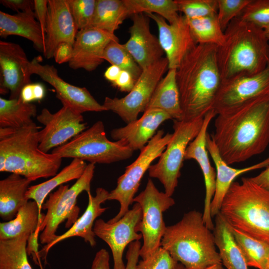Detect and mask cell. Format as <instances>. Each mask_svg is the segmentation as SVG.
Here are the masks:
<instances>
[{
  "instance_id": "cell-19",
  "label": "cell",
  "mask_w": 269,
  "mask_h": 269,
  "mask_svg": "<svg viewBox=\"0 0 269 269\" xmlns=\"http://www.w3.org/2000/svg\"><path fill=\"white\" fill-rule=\"evenodd\" d=\"M78 31L68 0H48L43 53L45 58H53L56 49L61 43L73 45Z\"/></svg>"
},
{
  "instance_id": "cell-1",
  "label": "cell",
  "mask_w": 269,
  "mask_h": 269,
  "mask_svg": "<svg viewBox=\"0 0 269 269\" xmlns=\"http://www.w3.org/2000/svg\"><path fill=\"white\" fill-rule=\"evenodd\" d=\"M212 136L228 164L263 152L269 144V93L218 115Z\"/></svg>"
},
{
  "instance_id": "cell-18",
  "label": "cell",
  "mask_w": 269,
  "mask_h": 269,
  "mask_svg": "<svg viewBox=\"0 0 269 269\" xmlns=\"http://www.w3.org/2000/svg\"><path fill=\"white\" fill-rule=\"evenodd\" d=\"M158 27V39L166 55L168 69H177L187 54L197 45L190 30L186 18L180 15L173 23H168L159 15L145 14Z\"/></svg>"
},
{
  "instance_id": "cell-17",
  "label": "cell",
  "mask_w": 269,
  "mask_h": 269,
  "mask_svg": "<svg viewBox=\"0 0 269 269\" xmlns=\"http://www.w3.org/2000/svg\"><path fill=\"white\" fill-rule=\"evenodd\" d=\"M268 93H269V63L258 74L240 76L222 82L213 110L218 115Z\"/></svg>"
},
{
  "instance_id": "cell-10",
  "label": "cell",
  "mask_w": 269,
  "mask_h": 269,
  "mask_svg": "<svg viewBox=\"0 0 269 269\" xmlns=\"http://www.w3.org/2000/svg\"><path fill=\"white\" fill-rule=\"evenodd\" d=\"M133 202L138 203L141 208V218L135 230L142 236L143 244L139 256L144 259L161 247V239L166 228L163 213L172 206L175 201L165 192H160L149 178L145 189L134 197Z\"/></svg>"
},
{
  "instance_id": "cell-24",
  "label": "cell",
  "mask_w": 269,
  "mask_h": 269,
  "mask_svg": "<svg viewBox=\"0 0 269 269\" xmlns=\"http://www.w3.org/2000/svg\"><path fill=\"white\" fill-rule=\"evenodd\" d=\"M172 119L165 112L157 109L146 110L139 119L111 132L112 138L120 140L133 151L140 150L155 134L159 126Z\"/></svg>"
},
{
  "instance_id": "cell-38",
  "label": "cell",
  "mask_w": 269,
  "mask_h": 269,
  "mask_svg": "<svg viewBox=\"0 0 269 269\" xmlns=\"http://www.w3.org/2000/svg\"><path fill=\"white\" fill-rule=\"evenodd\" d=\"M103 59L121 70L130 72L136 81L142 71L124 44L119 43V40H112L107 45Z\"/></svg>"
},
{
  "instance_id": "cell-21",
  "label": "cell",
  "mask_w": 269,
  "mask_h": 269,
  "mask_svg": "<svg viewBox=\"0 0 269 269\" xmlns=\"http://www.w3.org/2000/svg\"><path fill=\"white\" fill-rule=\"evenodd\" d=\"M149 19L143 13L133 14L130 37L124 44L142 70L162 58L164 53L158 38L150 31Z\"/></svg>"
},
{
  "instance_id": "cell-22",
  "label": "cell",
  "mask_w": 269,
  "mask_h": 269,
  "mask_svg": "<svg viewBox=\"0 0 269 269\" xmlns=\"http://www.w3.org/2000/svg\"><path fill=\"white\" fill-rule=\"evenodd\" d=\"M217 115L213 110L204 117L200 131L188 144L185 154V159H194L202 171L205 185V197L203 212V221L206 226L213 231L214 224L210 214V205L215 191L216 171L210 164L206 148L207 129L211 120Z\"/></svg>"
},
{
  "instance_id": "cell-56",
  "label": "cell",
  "mask_w": 269,
  "mask_h": 269,
  "mask_svg": "<svg viewBox=\"0 0 269 269\" xmlns=\"http://www.w3.org/2000/svg\"><path fill=\"white\" fill-rule=\"evenodd\" d=\"M264 269H269V256Z\"/></svg>"
},
{
  "instance_id": "cell-12",
  "label": "cell",
  "mask_w": 269,
  "mask_h": 269,
  "mask_svg": "<svg viewBox=\"0 0 269 269\" xmlns=\"http://www.w3.org/2000/svg\"><path fill=\"white\" fill-rule=\"evenodd\" d=\"M168 69L166 57L142 70L133 89L121 98L106 97L103 105L117 114L127 124L137 119L140 113L144 112L154 91Z\"/></svg>"
},
{
  "instance_id": "cell-27",
  "label": "cell",
  "mask_w": 269,
  "mask_h": 269,
  "mask_svg": "<svg viewBox=\"0 0 269 269\" xmlns=\"http://www.w3.org/2000/svg\"><path fill=\"white\" fill-rule=\"evenodd\" d=\"M32 181L11 173L0 181V216L6 221L14 219L29 200L26 193Z\"/></svg>"
},
{
  "instance_id": "cell-32",
  "label": "cell",
  "mask_w": 269,
  "mask_h": 269,
  "mask_svg": "<svg viewBox=\"0 0 269 269\" xmlns=\"http://www.w3.org/2000/svg\"><path fill=\"white\" fill-rule=\"evenodd\" d=\"M130 15L124 0H96L95 12L89 28L115 34L123 21Z\"/></svg>"
},
{
  "instance_id": "cell-8",
  "label": "cell",
  "mask_w": 269,
  "mask_h": 269,
  "mask_svg": "<svg viewBox=\"0 0 269 269\" xmlns=\"http://www.w3.org/2000/svg\"><path fill=\"white\" fill-rule=\"evenodd\" d=\"M134 151L122 141H112L106 136L103 122L99 121L51 153L63 158L110 164L130 158Z\"/></svg>"
},
{
  "instance_id": "cell-11",
  "label": "cell",
  "mask_w": 269,
  "mask_h": 269,
  "mask_svg": "<svg viewBox=\"0 0 269 269\" xmlns=\"http://www.w3.org/2000/svg\"><path fill=\"white\" fill-rule=\"evenodd\" d=\"M171 136L172 134L167 133L164 135L163 130L158 131L140 150L137 158L126 167L124 174L117 179L116 187L109 192L108 200L118 201L120 208L116 216L108 222H117L129 210V206L133 203L143 175L148 170L151 163L160 157Z\"/></svg>"
},
{
  "instance_id": "cell-31",
  "label": "cell",
  "mask_w": 269,
  "mask_h": 269,
  "mask_svg": "<svg viewBox=\"0 0 269 269\" xmlns=\"http://www.w3.org/2000/svg\"><path fill=\"white\" fill-rule=\"evenodd\" d=\"M87 163L82 160L74 158L55 176L46 181L30 186L26 193L28 200L32 199L38 205L41 212L42 206L46 197L55 188L70 181L78 179L83 175Z\"/></svg>"
},
{
  "instance_id": "cell-15",
  "label": "cell",
  "mask_w": 269,
  "mask_h": 269,
  "mask_svg": "<svg viewBox=\"0 0 269 269\" xmlns=\"http://www.w3.org/2000/svg\"><path fill=\"white\" fill-rule=\"evenodd\" d=\"M39 58L30 61L29 70L31 75L39 76L55 90L57 98L63 106L68 107L80 113L107 111L99 104L87 88L79 87L66 82L61 78L53 66L40 63Z\"/></svg>"
},
{
  "instance_id": "cell-23",
  "label": "cell",
  "mask_w": 269,
  "mask_h": 269,
  "mask_svg": "<svg viewBox=\"0 0 269 269\" xmlns=\"http://www.w3.org/2000/svg\"><path fill=\"white\" fill-rule=\"evenodd\" d=\"M88 203L86 209L82 216L78 218L72 226L64 233L58 235L51 243L45 245L38 252V256L42 257L46 263V257L49 250L57 243L73 237H79L83 238L86 243H88L92 247L96 244L95 234L93 227L96 219L108 208L102 207L101 204L108 200L109 192L101 187L97 188L96 195L92 196L91 192L87 193Z\"/></svg>"
},
{
  "instance_id": "cell-25",
  "label": "cell",
  "mask_w": 269,
  "mask_h": 269,
  "mask_svg": "<svg viewBox=\"0 0 269 269\" xmlns=\"http://www.w3.org/2000/svg\"><path fill=\"white\" fill-rule=\"evenodd\" d=\"M206 148L212 157L216 167L215 191L210 205L212 217L219 212L222 201L235 179L238 176L254 170L269 165V157L262 162L243 168H235L228 165L221 157L211 134L207 133Z\"/></svg>"
},
{
  "instance_id": "cell-40",
  "label": "cell",
  "mask_w": 269,
  "mask_h": 269,
  "mask_svg": "<svg viewBox=\"0 0 269 269\" xmlns=\"http://www.w3.org/2000/svg\"><path fill=\"white\" fill-rule=\"evenodd\" d=\"M179 11L187 19L217 14V0H175Z\"/></svg>"
},
{
  "instance_id": "cell-37",
  "label": "cell",
  "mask_w": 269,
  "mask_h": 269,
  "mask_svg": "<svg viewBox=\"0 0 269 269\" xmlns=\"http://www.w3.org/2000/svg\"><path fill=\"white\" fill-rule=\"evenodd\" d=\"M131 15L135 13H153L160 15L173 23L180 16L176 0H124Z\"/></svg>"
},
{
  "instance_id": "cell-7",
  "label": "cell",
  "mask_w": 269,
  "mask_h": 269,
  "mask_svg": "<svg viewBox=\"0 0 269 269\" xmlns=\"http://www.w3.org/2000/svg\"><path fill=\"white\" fill-rule=\"evenodd\" d=\"M95 166L89 163L83 175L69 187L62 185L43 204L42 210L46 213L37 231L41 232L40 242L43 245L51 243L57 237L56 232L59 225L66 220L65 226L70 228L78 218L80 208L77 206V198L83 191L91 192V183Z\"/></svg>"
},
{
  "instance_id": "cell-30",
  "label": "cell",
  "mask_w": 269,
  "mask_h": 269,
  "mask_svg": "<svg viewBox=\"0 0 269 269\" xmlns=\"http://www.w3.org/2000/svg\"><path fill=\"white\" fill-rule=\"evenodd\" d=\"M44 216L34 201H28L14 219L0 223V240L12 239L25 233L34 234L37 237V231Z\"/></svg>"
},
{
  "instance_id": "cell-33",
  "label": "cell",
  "mask_w": 269,
  "mask_h": 269,
  "mask_svg": "<svg viewBox=\"0 0 269 269\" xmlns=\"http://www.w3.org/2000/svg\"><path fill=\"white\" fill-rule=\"evenodd\" d=\"M36 106L23 102L19 98L5 99L0 98V128L17 129L33 122L36 115Z\"/></svg>"
},
{
  "instance_id": "cell-49",
  "label": "cell",
  "mask_w": 269,
  "mask_h": 269,
  "mask_svg": "<svg viewBox=\"0 0 269 269\" xmlns=\"http://www.w3.org/2000/svg\"><path fill=\"white\" fill-rule=\"evenodd\" d=\"M73 50V45L68 43H60L55 50L53 58L56 63L61 64L69 62Z\"/></svg>"
},
{
  "instance_id": "cell-9",
  "label": "cell",
  "mask_w": 269,
  "mask_h": 269,
  "mask_svg": "<svg viewBox=\"0 0 269 269\" xmlns=\"http://www.w3.org/2000/svg\"><path fill=\"white\" fill-rule=\"evenodd\" d=\"M203 120L204 118L189 122L174 120L170 140L158 161L148 170L149 176L159 180L169 196L171 197L178 185L186 148L200 131Z\"/></svg>"
},
{
  "instance_id": "cell-45",
  "label": "cell",
  "mask_w": 269,
  "mask_h": 269,
  "mask_svg": "<svg viewBox=\"0 0 269 269\" xmlns=\"http://www.w3.org/2000/svg\"><path fill=\"white\" fill-rule=\"evenodd\" d=\"M0 3L6 8L17 12L34 14V0H0Z\"/></svg>"
},
{
  "instance_id": "cell-36",
  "label": "cell",
  "mask_w": 269,
  "mask_h": 269,
  "mask_svg": "<svg viewBox=\"0 0 269 269\" xmlns=\"http://www.w3.org/2000/svg\"><path fill=\"white\" fill-rule=\"evenodd\" d=\"M187 20L197 44H213L220 47L224 43V31L219 22L217 13Z\"/></svg>"
},
{
  "instance_id": "cell-53",
  "label": "cell",
  "mask_w": 269,
  "mask_h": 269,
  "mask_svg": "<svg viewBox=\"0 0 269 269\" xmlns=\"http://www.w3.org/2000/svg\"><path fill=\"white\" fill-rule=\"evenodd\" d=\"M206 269H225L222 264L211 266Z\"/></svg>"
},
{
  "instance_id": "cell-3",
  "label": "cell",
  "mask_w": 269,
  "mask_h": 269,
  "mask_svg": "<svg viewBox=\"0 0 269 269\" xmlns=\"http://www.w3.org/2000/svg\"><path fill=\"white\" fill-rule=\"evenodd\" d=\"M224 35L217 53L222 82L255 75L266 68L269 63V43L263 29L238 17L229 24Z\"/></svg>"
},
{
  "instance_id": "cell-28",
  "label": "cell",
  "mask_w": 269,
  "mask_h": 269,
  "mask_svg": "<svg viewBox=\"0 0 269 269\" xmlns=\"http://www.w3.org/2000/svg\"><path fill=\"white\" fill-rule=\"evenodd\" d=\"M213 233L222 264L226 269H248L229 224L219 213L215 216Z\"/></svg>"
},
{
  "instance_id": "cell-43",
  "label": "cell",
  "mask_w": 269,
  "mask_h": 269,
  "mask_svg": "<svg viewBox=\"0 0 269 269\" xmlns=\"http://www.w3.org/2000/svg\"><path fill=\"white\" fill-rule=\"evenodd\" d=\"M177 263L166 250L160 247L153 255L140 261L136 269H174Z\"/></svg>"
},
{
  "instance_id": "cell-35",
  "label": "cell",
  "mask_w": 269,
  "mask_h": 269,
  "mask_svg": "<svg viewBox=\"0 0 269 269\" xmlns=\"http://www.w3.org/2000/svg\"><path fill=\"white\" fill-rule=\"evenodd\" d=\"M230 227L248 266L264 269L269 256V244Z\"/></svg>"
},
{
  "instance_id": "cell-6",
  "label": "cell",
  "mask_w": 269,
  "mask_h": 269,
  "mask_svg": "<svg viewBox=\"0 0 269 269\" xmlns=\"http://www.w3.org/2000/svg\"><path fill=\"white\" fill-rule=\"evenodd\" d=\"M219 213L230 226L269 244V191L250 178L232 183Z\"/></svg>"
},
{
  "instance_id": "cell-16",
  "label": "cell",
  "mask_w": 269,
  "mask_h": 269,
  "mask_svg": "<svg viewBox=\"0 0 269 269\" xmlns=\"http://www.w3.org/2000/svg\"><path fill=\"white\" fill-rule=\"evenodd\" d=\"M30 61L18 44L0 41V93L18 99L22 89L31 83Z\"/></svg>"
},
{
  "instance_id": "cell-4",
  "label": "cell",
  "mask_w": 269,
  "mask_h": 269,
  "mask_svg": "<svg viewBox=\"0 0 269 269\" xmlns=\"http://www.w3.org/2000/svg\"><path fill=\"white\" fill-rule=\"evenodd\" d=\"M40 129L34 122L20 128H0V172L16 174L31 181L57 173L62 158L39 149Z\"/></svg>"
},
{
  "instance_id": "cell-42",
  "label": "cell",
  "mask_w": 269,
  "mask_h": 269,
  "mask_svg": "<svg viewBox=\"0 0 269 269\" xmlns=\"http://www.w3.org/2000/svg\"><path fill=\"white\" fill-rule=\"evenodd\" d=\"M251 0H217V18L225 31L231 21L238 17Z\"/></svg>"
},
{
  "instance_id": "cell-14",
  "label": "cell",
  "mask_w": 269,
  "mask_h": 269,
  "mask_svg": "<svg viewBox=\"0 0 269 269\" xmlns=\"http://www.w3.org/2000/svg\"><path fill=\"white\" fill-rule=\"evenodd\" d=\"M141 215L140 205L135 203L133 208L116 222H106L101 219L96 220L93 231L111 249L114 261L113 269H126L123 259L126 247L142 238V235L135 230Z\"/></svg>"
},
{
  "instance_id": "cell-20",
  "label": "cell",
  "mask_w": 269,
  "mask_h": 269,
  "mask_svg": "<svg viewBox=\"0 0 269 269\" xmlns=\"http://www.w3.org/2000/svg\"><path fill=\"white\" fill-rule=\"evenodd\" d=\"M119 40L115 34L95 28L80 30L73 44L72 56L68 62L74 70H95L104 61L103 55L107 45Z\"/></svg>"
},
{
  "instance_id": "cell-54",
  "label": "cell",
  "mask_w": 269,
  "mask_h": 269,
  "mask_svg": "<svg viewBox=\"0 0 269 269\" xmlns=\"http://www.w3.org/2000/svg\"><path fill=\"white\" fill-rule=\"evenodd\" d=\"M174 269H187L184 266H183L180 263H178Z\"/></svg>"
},
{
  "instance_id": "cell-41",
  "label": "cell",
  "mask_w": 269,
  "mask_h": 269,
  "mask_svg": "<svg viewBox=\"0 0 269 269\" xmlns=\"http://www.w3.org/2000/svg\"><path fill=\"white\" fill-rule=\"evenodd\" d=\"M70 9L79 30L88 28L96 9V0H68Z\"/></svg>"
},
{
  "instance_id": "cell-2",
  "label": "cell",
  "mask_w": 269,
  "mask_h": 269,
  "mask_svg": "<svg viewBox=\"0 0 269 269\" xmlns=\"http://www.w3.org/2000/svg\"><path fill=\"white\" fill-rule=\"evenodd\" d=\"M218 47L197 44L176 69L182 121L204 118L213 110L222 82L217 63Z\"/></svg>"
},
{
  "instance_id": "cell-47",
  "label": "cell",
  "mask_w": 269,
  "mask_h": 269,
  "mask_svg": "<svg viewBox=\"0 0 269 269\" xmlns=\"http://www.w3.org/2000/svg\"><path fill=\"white\" fill-rule=\"evenodd\" d=\"M141 247L139 241L132 242L128 247L126 258L127 263L126 269H136L139 256V251Z\"/></svg>"
},
{
  "instance_id": "cell-13",
  "label": "cell",
  "mask_w": 269,
  "mask_h": 269,
  "mask_svg": "<svg viewBox=\"0 0 269 269\" xmlns=\"http://www.w3.org/2000/svg\"><path fill=\"white\" fill-rule=\"evenodd\" d=\"M44 127L39 131V148L47 153L60 146L87 129L82 114L65 106L52 113L43 108L37 116Z\"/></svg>"
},
{
  "instance_id": "cell-50",
  "label": "cell",
  "mask_w": 269,
  "mask_h": 269,
  "mask_svg": "<svg viewBox=\"0 0 269 269\" xmlns=\"http://www.w3.org/2000/svg\"><path fill=\"white\" fill-rule=\"evenodd\" d=\"M109 260V252L102 249L96 253L90 269H111Z\"/></svg>"
},
{
  "instance_id": "cell-46",
  "label": "cell",
  "mask_w": 269,
  "mask_h": 269,
  "mask_svg": "<svg viewBox=\"0 0 269 269\" xmlns=\"http://www.w3.org/2000/svg\"><path fill=\"white\" fill-rule=\"evenodd\" d=\"M48 0H34V14L45 37Z\"/></svg>"
},
{
  "instance_id": "cell-26",
  "label": "cell",
  "mask_w": 269,
  "mask_h": 269,
  "mask_svg": "<svg viewBox=\"0 0 269 269\" xmlns=\"http://www.w3.org/2000/svg\"><path fill=\"white\" fill-rule=\"evenodd\" d=\"M17 35L31 41L35 48L43 53L45 37L34 14L17 12L14 14L0 11V36L6 38Z\"/></svg>"
},
{
  "instance_id": "cell-48",
  "label": "cell",
  "mask_w": 269,
  "mask_h": 269,
  "mask_svg": "<svg viewBox=\"0 0 269 269\" xmlns=\"http://www.w3.org/2000/svg\"><path fill=\"white\" fill-rule=\"evenodd\" d=\"M135 82V80L130 72L122 70L117 80L112 84L121 91L130 92Z\"/></svg>"
},
{
  "instance_id": "cell-44",
  "label": "cell",
  "mask_w": 269,
  "mask_h": 269,
  "mask_svg": "<svg viewBox=\"0 0 269 269\" xmlns=\"http://www.w3.org/2000/svg\"><path fill=\"white\" fill-rule=\"evenodd\" d=\"M45 88L40 83H30L21 90L19 98L24 103L41 100L45 95Z\"/></svg>"
},
{
  "instance_id": "cell-5",
  "label": "cell",
  "mask_w": 269,
  "mask_h": 269,
  "mask_svg": "<svg viewBox=\"0 0 269 269\" xmlns=\"http://www.w3.org/2000/svg\"><path fill=\"white\" fill-rule=\"evenodd\" d=\"M161 247L187 269H206L222 264L213 231L205 225L203 214L196 210L185 213L179 222L166 226Z\"/></svg>"
},
{
  "instance_id": "cell-29",
  "label": "cell",
  "mask_w": 269,
  "mask_h": 269,
  "mask_svg": "<svg viewBox=\"0 0 269 269\" xmlns=\"http://www.w3.org/2000/svg\"><path fill=\"white\" fill-rule=\"evenodd\" d=\"M150 109L162 110L172 119L178 121L182 120V113L176 81V69H169L166 76L156 86L146 110Z\"/></svg>"
},
{
  "instance_id": "cell-51",
  "label": "cell",
  "mask_w": 269,
  "mask_h": 269,
  "mask_svg": "<svg viewBox=\"0 0 269 269\" xmlns=\"http://www.w3.org/2000/svg\"><path fill=\"white\" fill-rule=\"evenodd\" d=\"M251 180L269 191V165L258 175L250 177Z\"/></svg>"
},
{
  "instance_id": "cell-34",
  "label": "cell",
  "mask_w": 269,
  "mask_h": 269,
  "mask_svg": "<svg viewBox=\"0 0 269 269\" xmlns=\"http://www.w3.org/2000/svg\"><path fill=\"white\" fill-rule=\"evenodd\" d=\"M25 233L0 240V269H33L27 258V244L31 236Z\"/></svg>"
},
{
  "instance_id": "cell-39",
  "label": "cell",
  "mask_w": 269,
  "mask_h": 269,
  "mask_svg": "<svg viewBox=\"0 0 269 269\" xmlns=\"http://www.w3.org/2000/svg\"><path fill=\"white\" fill-rule=\"evenodd\" d=\"M238 17L263 30L269 27V0H251Z\"/></svg>"
},
{
  "instance_id": "cell-55",
  "label": "cell",
  "mask_w": 269,
  "mask_h": 269,
  "mask_svg": "<svg viewBox=\"0 0 269 269\" xmlns=\"http://www.w3.org/2000/svg\"><path fill=\"white\" fill-rule=\"evenodd\" d=\"M267 39L269 41V27L264 30Z\"/></svg>"
},
{
  "instance_id": "cell-52",
  "label": "cell",
  "mask_w": 269,
  "mask_h": 269,
  "mask_svg": "<svg viewBox=\"0 0 269 269\" xmlns=\"http://www.w3.org/2000/svg\"><path fill=\"white\" fill-rule=\"evenodd\" d=\"M121 70L118 66L111 65L105 72L104 77L107 80L113 83L119 77Z\"/></svg>"
}]
</instances>
